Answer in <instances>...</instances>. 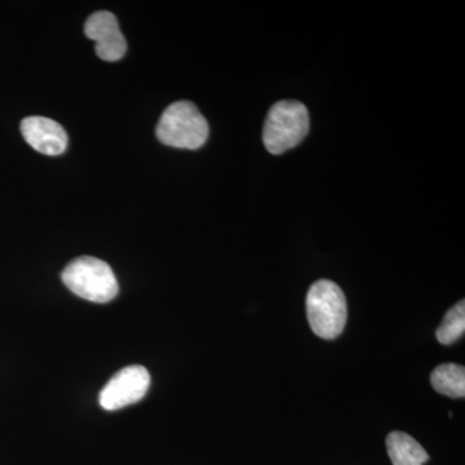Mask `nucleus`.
<instances>
[{"label":"nucleus","instance_id":"nucleus-4","mask_svg":"<svg viewBox=\"0 0 465 465\" xmlns=\"http://www.w3.org/2000/svg\"><path fill=\"white\" fill-rule=\"evenodd\" d=\"M307 314L312 330L326 341L341 336L347 323V299L341 287L329 280L312 284L307 296Z\"/></svg>","mask_w":465,"mask_h":465},{"label":"nucleus","instance_id":"nucleus-9","mask_svg":"<svg viewBox=\"0 0 465 465\" xmlns=\"http://www.w3.org/2000/svg\"><path fill=\"white\" fill-rule=\"evenodd\" d=\"M430 382L434 391L451 397V399H463L465 396V369L455 363H446L434 369L430 375Z\"/></svg>","mask_w":465,"mask_h":465},{"label":"nucleus","instance_id":"nucleus-7","mask_svg":"<svg viewBox=\"0 0 465 465\" xmlns=\"http://www.w3.org/2000/svg\"><path fill=\"white\" fill-rule=\"evenodd\" d=\"M21 134L26 143L42 154H63L67 148L66 131L54 119L27 116L21 122Z\"/></svg>","mask_w":465,"mask_h":465},{"label":"nucleus","instance_id":"nucleus-8","mask_svg":"<svg viewBox=\"0 0 465 465\" xmlns=\"http://www.w3.org/2000/svg\"><path fill=\"white\" fill-rule=\"evenodd\" d=\"M387 450L393 465H423L430 460L423 446L410 434L400 430L387 437Z\"/></svg>","mask_w":465,"mask_h":465},{"label":"nucleus","instance_id":"nucleus-3","mask_svg":"<svg viewBox=\"0 0 465 465\" xmlns=\"http://www.w3.org/2000/svg\"><path fill=\"white\" fill-rule=\"evenodd\" d=\"M61 277L67 289L88 302L105 304L118 295L119 286L114 272L108 262L94 256L73 260L64 269Z\"/></svg>","mask_w":465,"mask_h":465},{"label":"nucleus","instance_id":"nucleus-1","mask_svg":"<svg viewBox=\"0 0 465 465\" xmlns=\"http://www.w3.org/2000/svg\"><path fill=\"white\" fill-rule=\"evenodd\" d=\"M311 127L307 106L300 101H278L266 115L262 142L272 154H283L305 139Z\"/></svg>","mask_w":465,"mask_h":465},{"label":"nucleus","instance_id":"nucleus-2","mask_svg":"<svg viewBox=\"0 0 465 465\" xmlns=\"http://www.w3.org/2000/svg\"><path fill=\"white\" fill-rule=\"evenodd\" d=\"M208 134L206 118L191 101L171 104L157 125L159 142L171 148L200 149L206 143Z\"/></svg>","mask_w":465,"mask_h":465},{"label":"nucleus","instance_id":"nucleus-10","mask_svg":"<svg viewBox=\"0 0 465 465\" xmlns=\"http://www.w3.org/2000/svg\"><path fill=\"white\" fill-rule=\"evenodd\" d=\"M465 331V302L461 300L455 307L450 309L437 329V341L443 345L458 341Z\"/></svg>","mask_w":465,"mask_h":465},{"label":"nucleus","instance_id":"nucleus-6","mask_svg":"<svg viewBox=\"0 0 465 465\" xmlns=\"http://www.w3.org/2000/svg\"><path fill=\"white\" fill-rule=\"evenodd\" d=\"M84 33L91 41L96 43L94 51L101 60L114 63L124 56L127 42L112 12L100 11L92 15L85 23Z\"/></svg>","mask_w":465,"mask_h":465},{"label":"nucleus","instance_id":"nucleus-5","mask_svg":"<svg viewBox=\"0 0 465 465\" xmlns=\"http://www.w3.org/2000/svg\"><path fill=\"white\" fill-rule=\"evenodd\" d=\"M149 387L150 374L145 367H124L100 391V406L108 411H114L122 407L134 405L145 397Z\"/></svg>","mask_w":465,"mask_h":465}]
</instances>
